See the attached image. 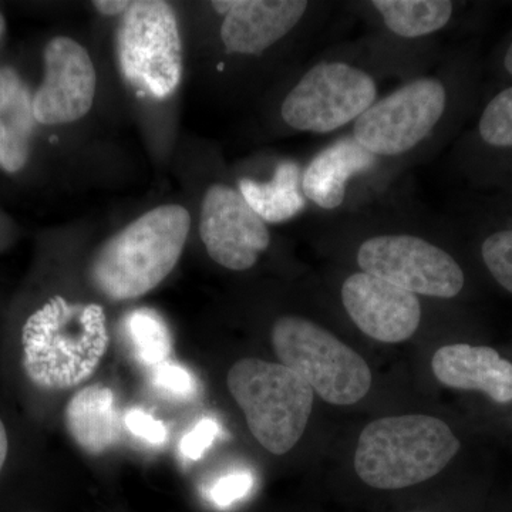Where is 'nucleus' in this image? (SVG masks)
<instances>
[{
	"instance_id": "obj_1",
	"label": "nucleus",
	"mask_w": 512,
	"mask_h": 512,
	"mask_svg": "<svg viewBox=\"0 0 512 512\" xmlns=\"http://www.w3.org/2000/svg\"><path fill=\"white\" fill-rule=\"evenodd\" d=\"M466 73L456 57L439 60L383 94L350 133L373 156L400 174L436 157L460 126Z\"/></svg>"
},
{
	"instance_id": "obj_2",
	"label": "nucleus",
	"mask_w": 512,
	"mask_h": 512,
	"mask_svg": "<svg viewBox=\"0 0 512 512\" xmlns=\"http://www.w3.org/2000/svg\"><path fill=\"white\" fill-rule=\"evenodd\" d=\"M426 218L402 211L367 208L330 218L329 238L349 248L357 271L416 293L421 298L454 299L466 288V272L434 232L421 228Z\"/></svg>"
},
{
	"instance_id": "obj_3",
	"label": "nucleus",
	"mask_w": 512,
	"mask_h": 512,
	"mask_svg": "<svg viewBox=\"0 0 512 512\" xmlns=\"http://www.w3.org/2000/svg\"><path fill=\"white\" fill-rule=\"evenodd\" d=\"M390 79L365 39L330 46L286 87L278 119L292 133H336L352 127L383 96Z\"/></svg>"
},
{
	"instance_id": "obj_4",
	"label": "nucleus",
	"mask_w": 512,
	"mask_h": 512,
	"mask_svg": "<svg viewBox=\"0 0 512 512\" xmlns=\"http://www.w3.org/2000/svg\"><path fill=\"white\" fill-rule=\"evenodd\" d=\"M190 212L161 205L104 242L90 264V281L111 301H130L156 289L180 261Z\"/></svg>"
},
{
	"instance_id": "obj_5",
	"label": "nucleus",
	"mask_w": 512,
	"mask_h": 512,
	"mask_svg": "<svg viewBox=\"0 0 512 512\" xmlns=\"http://www.w3.org/2000/svg\"><path fill=\"white\" fill-rule=\"evenodd\" d=\"M23 366L43 389L63 390L86 382L109 348L106 315L97 305L50 299L22 332Z\"/></svg>"
},
{
	"instance_id": "obj_6",
	"label": "nucleus",
	"mask_w": 512,
	"mask_h": 512,
	"mask_svg": "<svg viewBox=\"0 0 512 512\" xmlns=\"http://www.w3.org/2000/svg\"><path fill=\"white\" fill-rule=\"evenodd\" d=\"M458 450L460 441L437 417H383L360 433L355 470L363 483L377 490H402L436 477Z\"/></svg>"
},
{
	"instance_id": "obj_7",
	"label": "nucleus",
	"mask_w": 512,
	"mask_h": 512,
	"mask_svg": "<svg viewBox=\"0 0 512 512\" xmlns=\"http://www.w3.org/2000/svg\"><path fill=\"white\" fill-rule=\"evenodd\" d=\"M367 25L370 53L400 82L439 62L437 40L456 22L460 5L451 0H370L350 3Z\"/></svg>"
},
{
	"instance_id": "obj_8",
	"label": "nucleus",
	"mask_w": 512,
	"mask_h": 512,
	"mask_svg": "<svg viewBox=\"0 0 512 512\" xmlns=\"http://www.w3.org/2000/svg\"><path fill=\"white\" fill-rule=\"evenodd\" d=\"M227 384L249 431L265 450L282 456L298 444L315 400L301 377L281 363L242 359L229 369Z\"/></svg>"
},
{
	"instance_id": "obj_9",
	"label": "nucleus",
	"mask_w": 512,
	"mask_h": 512,
	"mask_svg": "<svg viewBox=\"0 0 512 512\" xmlns=\"http://www.w3.org/2000/svg\"><path fill=\"white\" fill-rule=\"evenodd\" d=\"M271 342L281 365L335 406L360 402L372 387V370L359 353L330 330L301 315L279 316Z\"/></svg>"
},
{
	"instance_id": "obj_10",
	"label": "nucleus",
	"mask_w": 512,
	"mask_h": 512,
	"mask_svg": "<svg viewBox=\"0 0 512 512\" xmlns=\"http://www.w3.org/2000/svg\"><path fill=\"white\" fill-rule=\"evenodd\" d=\"M402 174L360 146L352 133L320 148L303 165L302 190L309 207L343 217L375 207Z\"/></svg>"
},
{
	"instance_id": "obj_11",
	"label": "nucleus",
	"mask_w": 512,
	"mask_h": 512,
	"mask_svg": "<svg viewBox=\"0 0 512 512\" xmlns=\"http://www.w3.org/2000/svg\"><path fill=\"white\" fill-rule=\"evenodd\" d=\"M117 56L128 83L153 99H168L183 79V46L170 3L131 2L121 16Z\"/></svg>"
},
{
	"instance_id": "obj_12",
	"label": "nucleus",
	"mask_w": 512,
	"mask_h": 512,
	"mask_svg": "<svg viewBox=\"0 0 512 512\" xmlns=\"http://www.w3.org/2000/svg\"><path fill=\"white\" fill-rule=\"evenodd\" d=\"M220 42L235 59L258 60L286 43L322 32L335 3L308 0H218Z\"/></svg>"
},
{
	"instance_id": "obj_13",
	"label": "nucleus",
	"mask_w": 512,
	"mask_h": 512,
	"mask_svg": "<svg viewBox=\"0 0 512 512\" xmlns=\"http://www.w3.org/2000/svg\"><path fill=\"white\" fill-rule=\"evenodd\" d=\"M198 231L208 256L228 271H249L272 245L268 224L238 187L227 183L211 184L205 191Z\"/></svg>"
},
{
	"instance_id": "obj_14",
	"label": "nucleus",
	"mask_w": 512,
	"mask_h": 512,
	"mask_svg": "<svg viewBox=\"0 0 512 512\" xmlns=\"http://www.w3.org/2000/svg\"><path fill=\"white\" fill-rule=\"evenodd\" d=\"M45 77L33 96V114L45 126L74 123L92 110L97 73L79 42L59 36L43 52Z\"/></svg>"
},
{
	"instance_id": "obj_15",
	"label": "nucleus",
	"mask_w": 512,
	"mask_h": 512,
	"mask_svg": "<svg viewBox=\"0 0 512 512\" xmlns=\"http://www.w3.org/2000/svg\"><path fill=\"white\" fill-rule=\"evenodd\" d=\"M340 302L350 320L369 338L402 343L419 330L423 305L416 293L355 271L340 285Z\"/></svg>"
},
{
	"instance_id": "obj_16",
	"label": "nucleus",
	"mask_w": 512,
	"mask_h": 512,
	"mask_svg": "<svg viewBox=\"0 0 512 512\" xmlns=\"http://www.w3.org/2000/svg\"><path fill=\"white\" fill-rule=\"evenodd\" d=\"M434 376L444 386L487 394L498 404L512 402V363L487 346L454 343L431 359Z\"/></svg>"
},
{
	"instance_id": "obj_17",
	"label": "nucleus",
	"mask_w": 512,
	"mask_h": 512,
	"mask_svg": "<svg viewBox=\"0 0 512 512\" xmlns=\"http://www.w3.org/2000/svg\"><path fill=\"white\" fill-rule=\"evenodd\" d=\"M64 421L74 443L90 456H100L116 446L124 427L116 394L99 384L74 394L67 403Z\"/></svg>"
},
{
	"instance_id": "obj_18",
	"label": "nucleus",
	"mask_w": 512,
	"mask_h": 512,
	"mask_svg": "<svg viewBox=\"0 0 512 512\" xmlns=\"http://www.w3.org/2000/svg\"><path fill=\"white\" fill-rule=\"evenodd\" d=\"M456 154L458 163L473 177L495 163L512 161V84L487 101L476 128Z\"/></svg>"
},
{
	"instance_id": "obj_19",
	"label": "nucleus",
	"mask_w": 512,
	"mask_h": 512,
	"mask_svg": "<svg viewBox=\"0 0 512 512\" xmlns=\"http://www.w3.org/2000/svg\"><path fill=\"white\" fill-rule=\"evenodd\" d=\"M303 165L293 158L276 161L265 180L238 178L237 187L249 207L266 224L295 220L308 210L309 202L302 190Z\"/></svg>"
},
{
	"instance_id": "obj_20",
	"label": "nucleus",
	"mask_w": 512,
	"mask_h": 512,
	"mask_svg": "<svg viewBox=\"0 0 512 512\" xmlns=\"http://www.w3.org/2000/svg\"><path fill=\"white\" fill-rule=\"evenodd\" d=\"M36 123L28 87L15 70L0 67V168L6 173L28 163Z\"/></svg>"
},
{
	"instance_id": "obj_21",
	"label": "nucleus",
	"mask_w": 512,
	"mask_h": 512,
	"mask_svg": "<svg viewBox=\"0 0 512 512\" xmlns=\"http://www.w3.org/2000/svg\"><path fill=\"white\" fill-rule=\"evenodd\" d=\"M124 330L138 362L150 367L167 362L173 350V339L167 323L156 311L143 308L128 313Z\"/></svg>"
},
{
	"instance_id": "obj_22",
	"label": "nucleus",
	"mask_w": 512,
	"mask_h": 512,
	"mask_svg": "<svg viewBox=\"0 0 512 512\" xmlns=\"http://www.w3.org/2000/svg\"><path fill=\"white\" fill-rule=\"evenodd\" d=\"M480 255L497 284L512 293V228L488 232L481 241Z\"/></svg>"
},
{
	"instance_id": "obj_23",
	"label": "nucleus",
	"mask_w": 512,
	"mask_h": 512,
	"mask_svg": "<svg viewBox=\"0 0 512 512\" xmlns=\"http://www.w3.org/2000/svg\"><path fill=\"white\" fill-rule=\"evenodd\" d=\"M151 382L160 392L174 399H191L197 393V380L184 367L164 362L153 367Z\"/></svg>"
},
{
	"instance_id": "obj_24",
	"label": "nucleus",
	"mask_w": 512,
	"mask_h": 512,
	"mask_svg": "<svg viewBox=\"0 0 512 512\" xmlns=\"http://www.w3.org/2000/svg\"><path fill=\"white\" fill-rule=\"evenodd\" d=\"M254 487V476L248 471H235V473L225 474L218 478L210 490H208V500L215 507H231L238 501L244 500Z\"/></svg>"
},
{
	"instance_id": "obj_25",
	"label": "nucleus",
	"mask_w": 512,
	"mask_h": 512,
	"mask_svg": "<svg viewBox=\"0 0 512 512\" xmlns=\"http://www.w3.org/2000/svg\"><path fill=\"white\" fill-rule=\"evenodd\" d=\"M220 434V424L214 419H202L197 426L185 434L180 443L181 454L187 460L197 461L204 456L205 451L214 444Z\"/></svg>"
},
{
	"instance_id": "obj_26",
	"label": "nucleus",
	"mask_w": 512,
	"mask_h": 512,
	"mask_svg": "<svg viewBox=\"0 0 512 512\" xmlns=\"http://www.w3.org/2000/svg\"><path fill=\"white\" fill-rule=\"evenodd\" d=\"M124 426L138 439L156 444V446L163 444L167 439V429H165L163 421L154 419L143 410L133 409L127 412L124 416Z\"/></svg>"
},
{
	"instance_id": "obj_27",
	"label": "nucleus",
	"mask_w": 512,
	"mask_h": 512,
	"mask_svg": "<svg viewBox=\"0 0 512 512\" xmlns=\"http://www.w3.org/2000/svg\"><path fill=\"white\" fill-rule=\"evenodd\" d=\"M130 5L131 2H127V0H96L93 2L94 8L104 16H123Z\"/></svg>"
},
{
	"instance_id": "obj_28",
	"label": "nucleus",
	"mask_w": 512,
	"mask_h": 512,
	"mask_svg": "<svg viewBox=\"0 0 512 512\" xmlns=\"http://www.w3.org/2000/svg\"><path fill=\"white\" fill-rule=\"evenodd\" d=\"M9 440L6 433L5 424L0 420V471L5 466L6 457H8Z\"/></svg>"
},
{
	"instance_id": "obj_29",
	"label": "nucleus",
	"mask_w": 512,
	"mask_h": 512,
	"mask_svg": "<svg viewBox=\"0 0 512 512\" xmlns=\"http://www.w3.org/2000/svg\"><path fill=\"white\" fill-rule=\"evenodd\" d=\"M501 66H503L504 73L512 80V37L505 47L503 57H501Z\"/></svg>"
},
{
	"instance_id": "obj_30",
	"label": "nucleus",
	"mask_w": 512,
	"mask_h": 512,
	"mask_svg": "<svg viewBox=\"0 0 512 512\" xmlns=\"http://www.w3.org/2000/svg\"><path fill=\"white\" fill-rule=\"evenodd\" d=\"M3 29H5V22H3L2 16H0V33L3 32Z\"/></svg>"
}]
</instances>
